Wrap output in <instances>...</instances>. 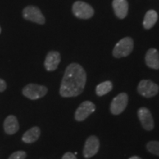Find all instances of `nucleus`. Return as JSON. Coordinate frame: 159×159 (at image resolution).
<instances>
[{"label": "nucleus", "mask_w": 159, "mask_h": 159, "mask_svg": "<svg viewBox=\"0 0 159 159\" xmlns=\"http://www.w3.org/2000/svg\"><path fill=\"white\" fill-rule=\"evenodd\" d=\"M41 135V130L39 127H33L26 131L22 136V141L27 144H31L39 139Z\"/></svg>", "instance_id": "obj_15"}, {"label": "nucleus", "mask_w": 159, "mask_h": 159, "mask_svg": "<svg viewBox=\"0 0 159 159\" xmlns=\"http://www.w3.org/2000/svg\"><path fill=\"white\" fill-rule=\"evenodd\" d=\"M3 126L5 132L8 135L15 134L19 129V122L13 115H10L5 119Z\"/></svg>", "instance_id": "obj_12"}, {"label": "nucleus", "mask_w": 159, "mask_h": 159, "mask_svg": "<svg viewBox=\"0 0 159 159\" xmlns=\"http://www.w3.org/2000/svg\"><path fill=\"white\" fill-rule=\"evenodd\" d=\"M7 85H6L5 81L2 79H0V92H2L6 89Z\"/></svg>", "instance_id": "obj_21"}, {"label": "nucleus", "mask_w": 159, "mask_h": 159, "mask_svg": "<svg viewBox=\"0 0 159 159\" xmlns=\"http://www.w3.org/2000/svg\"><path fill=\"white\" fill-rule=\"evenodd\" d=\"M0 33H1V28H0Z\"/></svg>", "instance_id": "obj_23"}, {"label": "nucleus", "mask_w": 159, "mask_h": 159, "mask_svg": "<svg viewBox=\"0 0 159 159\" xmlns=\"http://www.w3.org/2000/svg\"><path fill=\"white\" fill-rule=\"evenodd\" d=\"M113 89L112 83L111 81H105L101 83L96 87V94L99 97L104 96L110 92Z\"/></svg>", "instance_id": "obj_17"}, {"label": "nucleus", "mask_w": 159, "mask_h": 159, "mask_svg": "<svg viewBox=\"0 0 159 159\" xmlns=\"http://www.w3.org/2000/svg\"><path fill=\"white\" fill-rule=\"evenodd\" d=\"M86 83V73L78 63H71L63 75L60 94L63 97L78 96L83 92Z\"/></svg>", "instance_id": "obj_1"}, {"label": "nucleus", "mask_w": 159, "mask_h": 159, "mask_svg": "<svg viewBox=\"0 0 159 159\" xmlns=\"http://www.w3.org/2000/svg\"><path fill=\"white\" fill-rule=\"evenodd\" d=\"M73 13L75 16L82 19H88L94 15V9L89 4L84 2L77 1L74 3L72 7Z\"/></svg>", "instance_id": "obj_5"}, {"label": "nucleus", "mask_w": 159, "mask_h": 159, "mask_svg": "<svg viewBox=\"0 0 159 159\" xmlns=\"http://www.w3.org/2000/svg\"><path fill=\"white\" fill-rule=\"evenodd\" d=\"M48 89L44 85H41L34 83L27 85L23 89L22 93L24 96L32 100H35L44 97L47 94Z\"/></svg>", "instance_id": "obj_3"}, {"label": "nucleus", "mask_w": 159, "mask_h": 159, "mask_svg": "<svg viewBox=\"0 0 159 159\" xmlns=\"http://www.w3.org/2000/svg\"><path fill=\"white\" fill-rule=\"evenodd\" d=\"M145 62L148 67L153 69H159V52L156 49H150L147 52Z\"/></svg>", "instance_id": "obj_13"}, {"label": "nucleus", "mask_w": 159, "mask_h": 159, "mask_svg": "<svg viewBox=\"0 0 159 159\" xmlns=\"http://www.w3.org/2000/svg\"><path fill=\"white\" fill-rule=\"evenodd\" d=\"M147 150L150 153L159 156V142L158 141H150L147 144Z\"/></svg>", "instance_id": "obj_18"}, {"label": "nucleus", "mask_w": 159, "mask_h": 159, "mask_svg": "<svg viewBox=\"0 0 159 159\" xmlns=\"http://www.w3.org/2000/svg\"><path fill=\"white\" fill-rule=\"evenodd\" d=\"M113 7L117 17L119 19L126 17L128 11V4L126 0H114Z\"/></svg>", "instance_id": "obj_14"}, {"label": "nucleus", "mask_w": 159, "mask_h": 159, "mask_svg": "<svg viewBox=\"0 0 159 159\" xmlns=\"http://www.w3.org/2000/svg\"><path fill=\"white\" fill-rule=\"evenodd\" d=\"M23 16L25 19L33 22L43 25L45 22V19L40 10L34 6H28L23 11Z\"/></svg>", "instance_id": "obj_10"}, {"label": "nucleus", "mask_w": 159, "mask_h": 159, "mask_svg": "<svg viewBox=\"0 0 159 159\" xmlns=\"http://www.w3.org/2000/svg\"><path fill=\"white\" fill-rule=\"evenodd\" d=\"M128 103V96L126 93H121L113 99L111 103L110 110L111 114L119 115L122 114L126 108Z\"/></svg>", "instance_id": "obj_7"}, {"label": "nucleus", "mask_w": 159, "mask_h": 159, "mask_svg": "<svg viewBox=\"0 0 159 159\" xmlns=\"http://www.w3.org/2000/svg\"><path fill=\"white\" fill-rule=\"evenodd\" d=\"M61 62V55L55 51H51L47 54L44 61V66L49 71H55Z\"/></svg>", "instance_id": "obj_11"}, {"label": "nucleus", "mask_w": 159, "mask_h": 159, "mask_svg": "<svg viewBox=\"0 0 159 159\" xmlns=\"http://www.w3.org/2000/svg\"><path fill=\"white\" fill-rule=\"evenodd\" d=\"M100 143L96 136H90L85 141L83 148V156L85 158H90L98 152Z\"/></svg>", "instance_id": "obj_8"}, {"label": "nucleus", "mask_w": 159, "mask_h": 159, "mask_svg": "<svg viewBox=\"0 0 159 159\" xmlns=\"http://www.w3.org/2000/svg\"><path fill=\"white\" fill-rule=\"evenodd\" d=\"M139 94L146 97L150 98L158 94L159 91V86L150 80H142L139 83L137 88Z\"/></svg>", "instance_id": "obj_4"}, {"label": "nucleus", "mask_w": 159, "mask_h": 159, "mask_svg": "<svg viewBox=\"0 0 159 159\" xmlns=\"http://www.w3.org/2000/svg\"><path fill=\"white\" fill-rule=\"evenodd\" d=\"M96 110V106L91 101H84L79 105L75 114V118L78 122L86 119Z\"/></svg>", "instance_id": "obj_6"}, {"label": "nucleus", "mask_w": 159, "mask_h": 159, "mask_svg": "<svg viewBox=\"0 0 159 159\" xmlns=\"http://www.w3.org/2000/svg\"><path fill=\"white\" fill-rule=\"evenodd\" d=\"M26 156H27V154H26L25 151L20 150L12 153L8 159H25Z\"/></svg>", "instance_id": "obj_19"}, {"label": "nucleus", "mask_w": 159, "mask_h": 159, "mask_svg": "<svg viewBox=\"0 0 159 159\" xmlns=\"http://www.w3.org/2000/svg\"><path fill=\"white\" fill-rule=\"evenodd\" d=\"M62 159H77L76 156L72 152H66V153L63 155L62 157Z\"/></svg>", "instance_id": "obj_20"}, {"label": "nucleus", "mask_w": 159, "mask_h": 159, "mask_svg": "<svg viewBox=\"0 0 159 159\" xmlns=\"http://www.w3.org/2000/svg\"><path fill=\"white\" fill-rule=\"evenodd\" d=\"M137 114H138L139 119L142 124V126L144 130L148 131L153 130L155 126L154 120L152 114L148 108L142 107L137 111Z\"/></svg>", "instance_id": "obj_9"}, {"label": "nucleus", "mask_w": 159, "mask_h": 159, "mask_svg": "<svg viewBox=\"0 0 159 159\" xmlns=\"http://www.w3.org/2000/svg\"><path fill=\"white\" fill-rule=\"evenodd\" d=\"M134 49V41L130 37L121 39L115 46L113 55L116 58L126 57L129 55Z\"/></svg>", "instance_id": "obj_2"}, {"label": "nucleus", "mask_w": 159, "mask_h": 159, "mask_svg": "<svg viewBox=\"0 0 159 159\" xmlns=\"http://www.w3.org/2000/svg\"><path fill=\"white\" fill-rule=\"evenodd\" d=\"M158 20V14L156 11L153 10H150L147 12L145 14L144 21H143V25H144L145 29H150L155 25Z\"/></svg>", "instance_id": "obj_16"}, {"label": "nucleus", "mask_w": 159, "mask_h": 159, "mask_svg": "<svg viewBox=\"0 0 159 159\" xmlns=\"http://www.w3.org/2000/svg\"><path fill=\"white\" fill-rule=\"evenodd\" d=\"M129 159H142L140 158V157L137 156H132L131 158H130Z\"/></svg>", "instance_id": "obj_22"}]
</instances>
